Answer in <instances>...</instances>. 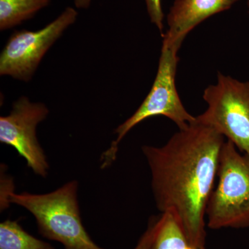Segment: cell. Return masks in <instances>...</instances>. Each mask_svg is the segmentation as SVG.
Wrapping results in <instances>:
<instances>
[{
  "mask_svg": "<svg viewBox=\"0 0 249 249\" xmlns=\"http://www.w3.org/2000/svg\"><path fill=\"white\" fill-rule=\"evenodd\" d=\"M247 6H248L249 14V0H247Z\"/></svg>",
  "mask_w": 249,
  "mask_h": 249,
  "instance_id": "obj_15",
  "label": "cell"
},
{
  "mask_svg": "<svg viewBox=\"0 0 249 249\" xmlns=\"http://www.w3.org/2000/svg\"><path fill=\"white\" fill-rule=\"evenodd\" d=\"M50 0H0V29L6 30L34 17Z\"/></svg>",
  "mask_w": 249,
  "mask_h": 249,
  "instance_id": "obj_9",
  "label": "cell"
},
{
  "mask_svg": "<svg viewBox=\"0 0 249 249\" xmlns=\"http://www.w3.org/2000/svg\"><path fill=\"white\" fill-rule=\"evenodd\" d=\"M239 0H175L167 16L163 46L179 50L185 37L200 23L230 9Z\"/></svg>",
  "mask_w": 249,
  "mask_h": 249,
  "instance_id": "obj_8",
  "label": "cell"
},
{
  "mask_svg": "<svg viewBox=\"0 0 249 249\" xmlns=\"http://www.w3.org/2000/svg\"><path fill=\"white\" fill-rule=\"evenodd\" d=\"M145 1L151 22L155 24L160 30V35L163 36L164 34L163 31L164 14L162 11L160 0H145Z\"/></svg>",
  "mask_w": 249,
  "mask_h": 249,
  "instance_id": "obj_13",
  "label": "cell"
},
{
  "mask_svg": "<svg viewBox=\"0 0 249 249\" xmlns=\"http://www.w3.org/2000/svg\"><path fill=\"white\" fill-rule=\"evenodd\" d=\"M91 0H74L75 6L78 9H88Z\"/></svg>",
  "mask_w": 249,
  "mask_h": 249,
  "instance_id": "obj_14",
  "label": "cell"
},
{
  "mask_svg": "<svg viewBox=\"0 0 249 249\" xmlns=\"http://www.w3.org/2000/svg\"><path fill=\"white\" fill-rule=\"evenodd\" d=\"M160 215L152 216L149 220L146 231L139 239L138 243L134 249H150L152 242L160 224Z\"/></svg>",
  "mask_w": 249,
  "mask_h": 249,
  "instance_id": "obj_12",
  "label": "cell"
},
{
  "mask_svg": "<svg viewBox=\"0 0 249 249\" xmlns=\"http://www.w3.org/2000/svg\"><path fill=\"white\" fill-rule=\"evenodd\" d=\"M230 141L221 150L217 183L206 208L207 226L213 230L249 228V155Z\"/></svg>",
  "mask_w": 249,
  "mask_h": 249,
  "instance_id": "obj_3",
  "label": "cell"
},
{
  "mask_svg": "<svg viewBox=\"0 0 249 249\" xmlns=\"http://www.w3.org/2000/svg\"><path fill=\"white\" fill-rule=\"evenodd\" d=\"M0 249H54V247L28 233L16 221L7 219L0 224Z\"/></svg>",
  "mask_w": 249,
  "mask_h": 249,
  "instance_id": "obj_11",
  "label": "cell"
},
{
  "mask_svg": "<svg viewBox=\"0 0 249 249\" xmlns=\"http://www.w3.org/2000/svg\"><path fill=\"white\" fill-rule=\"evenodd\" d=\"M178 49L162 45L157 76L151 90L133 115L116 129V139L103 154L102 168L112 164L119 150V144L134 126L153 116H165L178 125L186 128L196 122V117L186 110L176 87L178 58Z\"/></svg>",
  "mask_w": 249,
  "mask_h": 249,
  "instance_id": "obj_4",
  "label": "cell"
},
{
  "mask_svg": "<svg viewBox=\"0 0 249 249\" xmlns=\"http://www.w3.org/2000/svg\"><path fill=\"white\" fill-rule=\"evenodd\" d=\"M78 183H65L47 194L9 193L8 201L29 211L37 222L41 235L56 241L65 249H104L85 230L78 206Z\"/></svg>",
  "mask_w": 249,
  "mask_h": 249,
  "instance_id": "obj_2",
  "label": "cell"
},
{
  "mask_svg": "<svg viewBox=\"0 0 249 249\" xmlns=\"http://www.w3.org/2000/svg\"><path fill=\"white\" fill-rule=\"evenodd\" d=\"M224 142L217 131L196 119L163 146L142 147L157 209L174 214L196 249H206V208Z\"/></svg>",
  "mask_w": 249,
  "mask_h": 249,
  "instance_id": "obj_1",
  "label": "cell"
},
{
  "mask_svg": "<svg viewBox=\"0 0 249 249\" xmlns=\"http://www.w3.org/2000/svg\"><path fill=\"white\" fill-rule=\"evenodd\" d=\"M150 249H196L178 219L170 212L160 214V224Z\"/></svg>",
  "mask_w": 249,
  "mask_h": 249,
  "instance_id": "obj_10",
  "label": "cell"
},
{
  "mask_svg": "<svg viewBox=\"0 0 249 249\" xmlns=\"http://www.w3.org/2000/svg\"><path fill=\"white\" fill-rule=\"evenodd\" d=\"M203 98L208 107L196 116L198 122L214 129L249 155V81L218 72L217 83L205 89Z\"/></svg>",
  "mask_w": 249,
  "mask_h": 249,
  "instance_id": "obj_5",
  "label": "cell"
},
{
  "mask_svg": "<svg viewBox=\"0 0 249 249\" xmlns=\"http://www.w3.org/2000/svg\"><path fill=\"white\" fill-rule=\"evenodd\" d=\"M78 12L67 7L43 29L16 31L9 37L0 55V74L29 81L39 64L67 28L76 22Z\"/></svg>",
  "mask_w": 249,
  "mask_h": 249,
  "instance_id": "obj_6",
  "label": "cell"
},
{
  "mask_svg": "<svg viewBox=\"0 0 249 249\" xmlns=\"http://www.w3.org/2000/svg\"><path fill=\"white\" fill-rule=\"evenodd\" d=\"M49 109L43 103H32L22 96L9 115L0 117V142L12 146L36 175L46 178L49 163L37 138V124L45 120Z\"/></svg>",
  "mask_w": 249,
  "mask_h": 249,
  "instance_id": "obj_7",
  "label": "cell"
}]
</instances>
